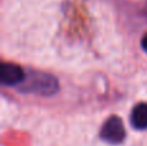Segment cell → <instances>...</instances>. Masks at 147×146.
Returning a JSON list of instances; mask_svg holds the SVG:
<instances>
[{"label": "cell", "mask_w": 147, "mask_h": 146, "mask_svg": "<svg viewBox=\"0 0 147 146\" xmlns=\"http://www.w3.org/2000/svg\"><path fill=\"white\" fill-rule=\"evenodd\" d=\"M17 91L23 95H35L41 97H51L59 91V82L54 75L44 71L28 70L26 71V79Z\"/></svg>", "instance_id": "1"}, {"label": "cell", "mask_w": 147, "mask_h": 146, "mask_svg": "<svg viewBox=\"0 0 147 146\" xmlns=\"http://www.w3.org/2000/svg\"><path fill=\"white\" fill-rule=\"evenodd\" d=\"M99 137L102 141L110 145H120L124 142L125 137V127L123 120L117 115H111L101 127Z\"/></svg>", "instance_id": "2"}, {"label": "cell", "mask_w": 147, "mask_h": 146, "mask_svg": "<svg viewBox=\"0 0 147 146\" xmlns=\"http://www.w3.org/2000/svg\"><path fill=\"white\" fill-rule=\"evenodd\" d=\"M26 79V70H23L20 65L13 62H3L0 71V82L4 87L18 88Z\"/></svg>", "instance_id": "3"}, {"label": "cell", "mask_w": 147, "mask_h": 146, "mask_svg": "<svg viewBox=\"0 0 147 146\" xmlns=\"http://www.w3.org/2000/svg\"><path fill=\"white\" fill-rule=\"evenodd\" d=\"M129 122L130 126L137 131L147 129V102H140L132 109Z\"/></svg>", "instance_id": "4"}, {"label": "cell", "mask_w": 147, "mask_h": 146, "mask_svg": "<svg viewBox=\"0 0 147 146\" xmlns=\"http://www.w3.org/2000/svg\"><path fill=\"white\" fill-rule=\"evenodd\" d=\"M141 48H142V51L147 54V32L142 36V39H141Z\"/></svg>", "instance_id": "5"}]
</instances>
